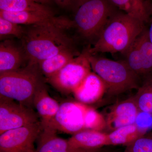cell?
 I'll return each mask as SVG.
<instances>
[{
  "label": "cell",
  "instance_id": "6da1fadb",
  "mask_svg": "<svg viewBox=\"0 0 152 152\" xmlns=\"http://www.w3.org/2000/svg\"><path fill=\"white\" fill-rule=\"evenodd\" d=\"M74 22L62 17L40 24L32 25L25 31L23 43L30 65L40 62L59 53L72 49V40L65 30Z\"/></svg>",
  "mask_w": 152,
  "mask_h": 152
},
{
  "label": "cell",
  "instance_id": "7a4b0ae2",
  "mask_svg": "<svg viewBox=\"0 0 152 152\" xmlns=\"http://www.w3.org/2000/svg\"><path fill=\"white\" fill-rule=\"evenodd\" d=\"M143 22L125 13L115 12L101 32L90 54L96 53L124 54L145 29Z\"/></svg>",
  "mask_w": 152,
  "mask_h": 152
},
{
  "label": "cell",
  "instance_id": "3957f363",
  "mask_svg": "<svg viewBox=\"0 0 152 152\" xmlns=\"http://www.w3.org/2000/svg\"><path fill=\"white\" fill-rule=\"evenodd\" d=\"M38 65L0 73V96L33 108L36 90L44 82Z\"/></svg>",
  "mask_w": 152,
  "mask_h": 152
},
{
  "label": "cell",
  "instance_id": "277c9868",
  "mask_svg": "<svg viewBox=\"0 0 152 152\" xmlns=\"http://www.w3.org/2000/svg\"><path fill=\"white\" fill-rule=\"evenodd\" d=\"M92 69L102 80L106 93L115 96L133 89H138V76L124 61H115L89 54Z\"/></svg>",
  "mask_w": 152,
  "mask_h": 152
},
{
  "label": "cell",
  "instance_id": "5b68a950",
  "mask_svg": "<svg viewBox=\"0 0 152 152\" xmlns=\"http://www.w3.org/2000/svg\"><path fill=\"white\" fill-rule=\"evenodd\" d=\"M113 6L109 0H88L77 11L74 24L86 37H99L115 12Z\"/></svg>",
  "mask_w": 152,
  "mask_h": 152
},
{
  "label": "cell",
  "instance_id": "8992f818",
  "mask_svg": "<svg viewBox=\"0 0 152 152\" xmlns=\"http://www.w3.org/2000/svg\"><path fill=\"white\" fill-rule=\"evenodd\" d=\"M89 54L88 49L46 81L62 94L73 93L91 72Z\"/></svg>",
  "mask_w": 152,
  "mask_h": 152
},
{
  "label": "cell",
  "instance_id": "52a82bcc",
  "mask_svg": "<svg viewBox=\"0 0 152 152\" xmlns=\"http://www.w3.org/2000/svg\"><path fill=\"white\" fill-rule=\"evenodd\" d=\"M90 107L78 101L64 102L60 104L58 111L48 127L57 132L72 135L86 130L87 115Z\"/></svg>",
  "mask_w": 152,
  "mask_h": 152
},
{
  "label": "cell",
  "instance_id": "ba28073f",
  "mask_svg": "<svg viewBox=\"0 0 152 152\" xmlns=\"http://www.w3.org/2000/svg\"><path fill=\"white\" fill-rule=\"evenodd\" d=\"M40 121L39 115L33 108L0 96V134Z\"/></svg>",
  "mask_w": 152,
  "mask_h": 152
},
{
  "label": "cell",
  "instance_id": "9c48e42d",
  "mask_svg": "<svg viewBox=\"0 0 152 152\" xmlns=\"http://www.w3.org/2000/svg\"><path fill=\"white\" fill-rule=\"evenodd\" d=\"M42 130L41 121L0 134V152H35L34 143Z\"/></svg>",
  "mask_w": 152,
  "mask_h": 152
},
{
  "label": "cell",
  "instance_id": "30bf717a",
  "mask_svg": "<svg viewBox=\"0 0 152 152\" xmlns=\"http://www.w3.org/2000/svg\"><path fill=\"white\" fill-rule=\"evenodd\" d=\"M124 54L125 61L139 78L151 70L152 44L148 31L145 29Z\"/></svg>",
  "mask_w": 152,
  "mask_h": 152
},
{
  "label": "cell",
  "instance_id": "8fae6325",
  "mask_svg": "<svg viewBox=\"0 0 152 152\" xmlns=\"http://www.w3.org/2000/svg\"><path fill=\"white\" fill-rule=\"evenodd\" d=\"M140 111L134 96L118 103L105 118L107 128L112 132L121 127L134 124Z\"/></svg>",
  "mask_w": 152,
  "mask_h": 152
},
{
  "label": "cell",
  "instance_id": "7c38bea8",
  "mask_svg": "<svg viewBox=\"0 0 152 152\" xmlns=\"http://www.w3.org/2000/svg\"><path fill=\"white\" fill-rule=\"evenodd\" d=\"M106 93V86L102 79L91 72L73 94L78 102L88 104L99 100Z\"/></svg>",
  "mask_w": 152,
  "mask_h": 152
},
{
  "label": "cell",
  "instance_id": "4fadbf2b",
  "mask_svg": "<svg viewBox=\"0 0 152 152\" xmlns=\"http://www.w3.org/2000/svg\"><path fill=\"white\" fill-rule=\"evenodd\" d=\"M33 105L39 116L43 128L48 126L53 121L60 107V104L49 95L44 82L36 90Z\"/></svg>",
  "mask_w": 152,
  "mask_h": 152
},
{
  "label": "cell",
  "instance_id": "5bb4252c",
  "mask_svg": "<svg viewBox=\"0 0 152 152\" xmlns=\"http://www.w3.org/2000/svg\"><path fill=\"white\" fill-rule=\"evenodd\" d=\"M42 128L37 140L35 152H99L75 148L68 140L58 137L54 129L50 127Z\"/></svg>",
  "mask_w": 152,
  "mask_h": 152
},
{
  "label": "cell",
  "instance_id": "9a60e30c",
  "mask_svg": "<svg viewBox=\"0 0 152 152\" xmlns=\"http://www.w3.org/2000/svg\"><path fill=\"white\" fill-rule=\"evenodd\" d=\"M68 141L72 146L88 151H99L107 145V134L99 131H82L73 135Z\"/></svg>",
  "mask_w": 152,
  "mask_h": 152
},
{
  "label": "cell",
  "instance_id": "2e32d148",
  "mask_svg": "<svg viewBox=\"0 0 152 152\" xmlns=\"http://www.w3.org/2000/svg\"><path fill=\"white\" fill-rule=\"evenodd\" d=\"M0 17L18 25H32L44 23L54 20L52 11H25L9 12L0 10Z\"/></svg>",
  "mask_w": 152,
  "mask_h": 152
},
{
  "label": "cell",
  "instance_id": "e0dca14e",
  "mask_svg": "<svg viewBox=\"0 0 152 152\" xmlns=\"http://www.w3.org/2000/svg\"><path fill=\"white\" fill-rule=\"evenodd\" d=\"M23 61L21 53L16 47L9 43L0 45V73L20 69Z\"/></svg>",
  "mask_w": 152,
  "mask_h": 152
},
{
  "label": "cell",
  "instance_id": "ac0fdd59",
  "mask_svg": "<svg viewBox=\"0 0 152 152\" xmlns=\"http://www.w3.org/2000/svg\"><path fill=\"white\" fill-rule=\"evenodd\" d=\"M74 58L72 51L69 49L42 61L38 64V66L42 75L46 79H48L61 70Z\"/></svg>",
  "mask_w": 152,
  "mask_h": 152
},
{
  "label": "cell",
  "instance_id": "d6986e66",
  "mask_svg": "<svg viewBox=\"0 0 152 152\" xmlns=\"http://www.w3.org/2000/svg\"><path fill=\"white\" fill-rule=\"evenodd\" d=\"M145 134V133L135 124L124 126L107 134V145H123L127 146Z\"/></svg>",
  "mask_w": 152,
  "mask_h": 152
},
{
  "label": "cell",
  "instance_id": "ffe728a7",
  "mask_svg": "<svg viewBox=\"0 0 152 152\" xmlns=\"http://www.w3.org/2000/svg\"><path fill=\"white\" fill-rule=\"evenodd\" d=\"M125 13L143 22L148 21L149 11L145 0H109Z\"/></svg>",
  "mask_w": 152,
  "mask_h": 152
},
{
  "label": "cell",
  "instance_id": "44dd1931",
  "mask_svg": "<svg viewBox=\"0 0 152 152\" xmlns=\"http://www.w3.org/2000/svg\"><path fill=\"white\" fill-rule=\"evenodd\" d=\"M0 10L9 12L51 11L44 4L33 0H0Z\"/></svg>",
  "mask_w": 152,
  "mask_h": 152
},
{
  "label": "cell",
  "instance_id": "7402d4cb",
  "mask_svg": "<svg viewBox=\"0 0 152 152\" xmlns=\"http://www.w3.org/2000/svg\"><path fill=\"white\" fill-rule=\"evenodd\" d=\"M134 98L140 111L152 114V78L140 87Z\"/></svg>",
  "mask_w": 152,
  "mask_h": 152
},
{
  "label": "cell",
  "instance_id": "603a6c76",
  "mask_svg": "<svg viewBox=\"0 0 152 152\" xmlns=\"http://www.w3.org/2000/svg\"><path fill=\"white\" fill-rule=\"evenodd\" d=\"M25 31L20 25L0 17L1 37L4 36L12 35L19 38H22L24 34Z\"/></svg>",
  "mask_w": 152,
  "mask_h": 152
},
{
  "label": "cell",
  "instance_id": "cb8c5ba5",
  "mask_svg": "<svg viewBox=\"0 0 152 152\" xmlns=\"http://www.w3.org/2000/svg\"><path fill=\"white\" fill-rule=\"evenodd\" d=\"M124 152H152V137H140L127 145Z\"/></svg>",
  "mask_w": 152,
  "mask_h": 152
},
{
  "label": "cell",
  "instance_id": "d4e9b609",
  "mask_svg": "<svg viewBox=\"0 0 152 152\" xmlns=\"http://www.w3.org/2000/svg\"><path fill=\"white\" fill-rule=\"evenodd\" d=\"M136 126L145 134L152 127V114L147 112L140 111L136 118Z\"/></svg>",
  "mask_w": 152,
  "mask_h": 152
},
{
  "label": "cell",
  "instance_id": "484cf974",
  "mask_svg": "<svg viewBox=\"0 0 152 152\" xmlns=\"http://www.w3.org/2000/svg\"><path fill=\"white\" fill-rule=\"evenodd\" d=\"M54 1L60 6L64 7L69 5L72 0H54Z\"/></svg>",
  "mask_w": 152,
  "mask_h": 152
},
{
  "label": "cell",
  "instance_id": "4316f807",
  "mask_svg": "<svg viewBox=\"0 0 152 152\" xmlns=\"http://www.w3.org/2000/svg\"><path fill=\"white\" fill-rule=\"evenodd\" d=\"M148 31L149 37L150 40L152 44V20L151 26H150L149 30Z\"/></svg>",
  "mask_w": 152,
  "mask_h": 152
},
{
  "label": "cell",
  "instance_id": "83f0119b",
  "mask_svg": "<svg viewBox=\"0 0 152 152\" xmlns=\"http://www.w3.org/2000/svg\"><path fill=\"white\" fill-rule=\"evenodd\" d=\"M33 1L41 3V4H45V3H48L50 0H33Z\"/></svg>",
  "mask_w": 152,
  "mask_h": 152
}]
</instances>
